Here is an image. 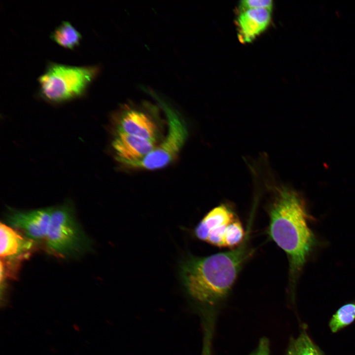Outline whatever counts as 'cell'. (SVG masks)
<instances>
[{
  "instance_id": "6da1fadb",
  "label": "cell",
  "mask_w": 355,
  "mask_h": 355,
  "mask_svg": "<svg viewBox=\"0 0 355 355\" xmlns=\"http://www.w3.org/2000/svg\"><path fill=\"white\" fill-rule=\"evenodd\" d=\"M268 185L271 193L267 207L268 233L287 256L289 282L293 288L317 244L309 225L311 216L303 197L295 190L280 184Z\"/></svg>"
},
{
  "instance_id": "7a4b0ae2",
  "label": "cell",
  "mask_w": 355,
  "mask_h": 355,
  "mask_svg": "<svg viewBox=\"0 0 355 355\" xmlns=\"http://www.w3.org/2000/svg\"><path fill=\"white\" fill-rule=\"evenodd\" d=\"M249 233L248 229L243 242L230 250L204 257L189 256L182 262L180 279L193 300L213 305L228 295L252 253L248 245Z\"/></svg>"
},
{
  "instance_id": "3957f363",
  "label": "cell",
  "mask_w": 355,
  "mask_h": 355,
  "mask_svg": "<svg viewBox=\"0 0 355 355\" xmlns=\"http://www.w3.org/2000/svg\"><path fill=\"white\" fill-rule=\"evenodd\" d=\"M100 71L97 65L76 66L50 62L38 78L39 95L52 103L82 97Z\"/></svg>"
},
{
  "instance_id": "277c9868",
  "label": "cell",
  "mask_w": 355,
  "mask_h": 355,
  "mask_svg": "<svg viewBox=\"0 0 355 355\" xmlns=\"http://www.w3.org/2000/svg\"><path fill=\"white\" fill-rule=\"evenodd\" d=\"M48 248L63 258L75 257L90 248V242L75 217L71 202L53 207L45 240Z\"/></svg>"
},
{
  "instance_id": "5b68a950",
  "label": "cell",
  "mask_w": 355,
  "mask_h": 355,
  "mask_svg": "<svg viewBox=\"0 0 355 355\" xmlns=\"http://www.w3.org/2000/svg\"><path fill=\"white\" fill-rule=\"evenodd\" d=\"M151 95L158 101L166 116L167 134L163 141L146 155L137 160L123 164L130 167L149 171L162 169L174 162L188 135L186 123L178 111L156 94L152 93Z\"/></svg>"
},
{
  "instance_id": "8992f818",
  "label": "cell",
  "mask_w": 355,
  "mask_h": 355,
  "mask_svg": "<svg viewBox=\"0 0 355 355\" xmlns=\"http://www.w3.org/2000/svg\"><path fill=\"white\" fill-rule=\"evenodd\" d=\"M53 207L29 211L10 210L6 215L9 226L23 232L32 242L46 240Z\"/></svg>"
},
{
  "instance_id": "52a82bcc",
  "label": "cell",
  "mask_w": 355,
  "mask_h": 355,
  "mask_svg": "<svg viewBox=\"0 0 355 355\" xmlns=\"http://www.w3.org/2000/svg\"><path fill=\"white\" fill-rule=\"evenodd\" d=\"M155 143L156 141L137 137L117 130L112 145L116 159L123 164L145 156L156 146Z\"/></svg>"
},
{
  "instance_id": "ba28073f",
  "label": "cell",
  "mask_w": 355,
  "mask_h": 355,
  "mask_svg": "<svg viewBox=\"0 0 355 355\" xmlns=\"http://www.w3.org/2000/svg\"><path fill=\"white\" fill-rule=\"evenodd\" d=\"M271 19V10L267 9L241 10L237 19L238 36L242 43H248L263 32Z\"/></svg>"
},
{
  "instance_id": "9c48e42d",
  "label": "cell",
  "mask_w": 355,
  "mask_h": 355,
  "mask_svg": "<svg viewBox=\"0 0 355 355\" xmlns=\"http://www.w3.org/2000/svg\"><path fill=\"white\" fill-rule=\"evenodd\" d=\"M117 130L142 139L155 141L156 127L142 111L126 107L120 114Z\"/></svg>"
},
{
  "instance_id": "30bf717a",
  "label": "cell",
  "mask_w": 355,
  "mask_h": 355,
  "mask_svg": "<svg viewBox=\"0 0 355 355\" xmlns=\"http://www.w3.org/2000/svg\"><path fill=\"white\" fill-rule=\"evenodd\" d=\"M33 242L23 236L16 229L0 223V255L1 258H15L32 248Z\"/></svg>"
},
{
  "instance_id": "8fae6325",
  "label": "cell",
  "mask_w": 355,
  "mask_h": 355,
  "mask_svg": "<svg viewBox=\"0 0 355 355\" xmlns=\"http://www.w3.org/2000/svg\"><path fill=\"white\" fill-rule=\"evenodd\" d=\"M237 217L229 205L220 204L211 210L202 218L194 229L196 237L205 241L212 230L227 224Z\"/></svg>"
},
{
  "instance_id": "7c38bea8",
  "label": "cell",
  "mask_w": 355,
  "mask_h": 355,
  "mask_svg": "<svg viewBox=\"0 0 355 355\" xmlns=\"http://www.w3.org/2000/svg\"><path fill=\"white\" fill-rule=\"evenodd\" d=\"M50 38L59 46L70 50L77 47L81 40L80 33L69 21H62L52 32Z\"/></svg>"
},
{
  "instance_id": "4fadbf2b",
  "label": "cell",
  "mask_w": 355,
  "mask_h": 355,
  "mask_svg": "<svg viewBox=\"0 0 355 355\" xmlns=\"http://www.w3.org/2000/svg\"><path fill=\"white\" fill-rule=\"evenodd\" d=\"M355 320V302L343 305L332 316L329 326L331 331L336 332L350 324Z\"/></svg>"
},
{
  "instance_id": "5bb4252c",
  "label": "cell",
  "mask_w": 355,
  "mask_h": 355,
  "mask_svg": "<svg viewBox=\"0 0 355 355\" xmlns=\"http://www.w3.org/2000/svg\"><path fill=\"white\" fill-rule=\"evenodd\" d=\"M246 236L244 227L237 217L230 222L226 229L224 238V247L232 249L239 247Z\"/></svg>"
},
{
  "instance_id": "9a60e30c",
  "label": "cell",
  "mask_w": 355,
  "mask_h": 355,
  "mask_svg": "<svg viewBox=\"0 0 355 355\" xmlns=\"http://www.w3.org/2000/svg\"><path fill=\"white\" fill-rule=\"evenodd\" d=\"M297 355H322L317 347L305 332L292 342Z\"/></svg>"
},
{
  "instance_id": "2e32d148",
  "label": "cell",
  "mask_w": 355,
  "mask_h": 355,
  "mask_svg": "<svg viewBox=\"0 0 355 355\" xmlns=\"http://www.w3.org/2000/svg\"><path fill=\"white\" fill-rule=\"evenodd\" d=\"M273 1L271 0H244L240 2L241 10L264 8L272 10Z\"/></svg>"
},
{
  "instance_id": "e0dca14e",
  "label": "cell",
  "mask_w": 355,
  "mask_h": 355,
  "mask_svg": "<svg viewBox=\"0 0 355 355\" xmlns=\"http://www.w3.org/2000/svg\"><path fill=\"white\" fill-rule=\"evenodd\" d=\"M270 347L268 339L263 337L259 342L257 348L249 355H269Z\"/></svg>"
},
{
  "instance_id": "ac0fdd59",
  "label": "cell",
  "mask_w": 355,
  "mask_h": 355,
  "mask_svg": "<svg viewBox=\"0 0 355 355\" xmlns=\"http://www.w3.org/2000/svg\"><path fill=\"white\" fill-rule=\"evenodd\" d=\"M287 355H297L293 345V343L290 344L287 351Z\"/></svg>"
}]
</instances>
